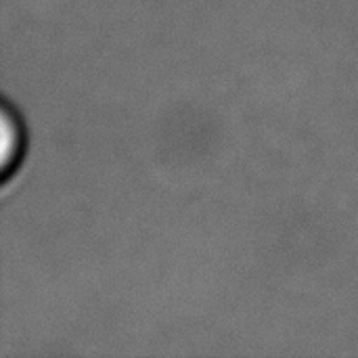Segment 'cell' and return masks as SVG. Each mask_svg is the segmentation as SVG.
Instances as JSON below:
<instances>
[{
	"label": "cell",
	"instance_id": "6da1fadb",
	"mask_svg": "<svg viewBox=\"0 0 358 358\" xmlns=\"http://www.w3.org/2000/svg\"><path fill=\"white\" fill-rule=\"evenodd\" d=\"M2 155H0V174L6 180L19 166L25 149V134L19 115L10 109V105H2Z\"/></svg>",
	"mask_w": 358,
	"mask_h": 358
}]
</instances>
